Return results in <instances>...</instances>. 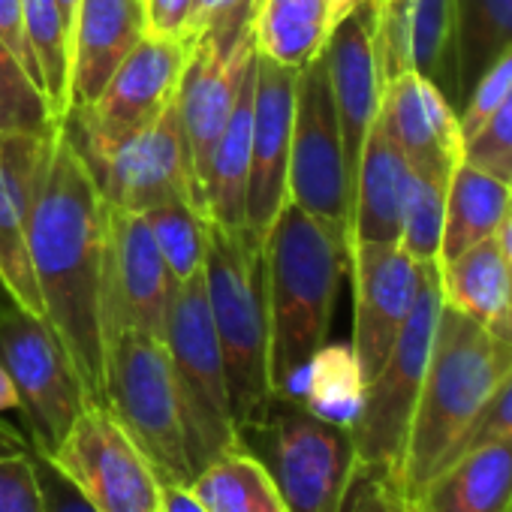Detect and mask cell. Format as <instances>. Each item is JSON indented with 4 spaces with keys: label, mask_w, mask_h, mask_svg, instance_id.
Returning a JSON list of instances; mask_svg holds the SVG:
<instances>
[{
    "label": "cell",
    "mask_w": 512,
    "mask_h": 512,
    "mask_svg": "<svg viewBox=\"0 0 512 512\" xmlns=\"http://www.w3.org/2000/svg\"><path fill=\"white\" fill-rule=\"evenodd\" d=\"M106 226L109 202L67 127L58 124L28 196L25 232L46 323L64 344L91 404H103L106 377L100 323Z\"/></svg>",
    "instance_id": "1"
},
{
    "label": "cell",
    "mask_w": 512,
    "mask_h": 512,
    "mask_svg": "<svg viewBox=\"0 0 512 512\" xmlns=\"http://www.w3.org/2000/svg\"><path fill=\"white\" fill-rule=\"evenodd\" d=\"M269 305V377L275 398H299L311 356L329 341L350 241L287 202L263 241Z\"/></svg>",
    "instance_id": "2"
},
{
    "label": "cell",
    "mask_w": 512,
    "mask_h": 512,
    "mask_svg": "<svg viewBox=\"0 0 512 512\" xmlns=\"http://www.w3.org/2000/svg\"><path fill=\"white\" fill-rule=\"evenodd\" d=\"M509 371V341L446 305L440 308L431 359L395 473L398 488L413 503L425 485L467 449L476 419Z\"/></svg>",
    "instance_id": "3"
},
{
    "label": "cell",
    "mask_w": 512,
    "mask_h": 512,
    "mask_svg": "<svg viewBox=\"0 0 512 512\" xmlns=\"http://www.w3.org/2000/svg\"><path fill=\"white\" fill-rule=\"evenodd\" d=\"M202 275L211 323L223 353L229 404L241 437L269 413L275 401L269 377V305L263 241L247 226L226 229L211 223Z\"/></svg>",
    "instance_id": "4"
},
{
    "label": "cell",
    "mask_w": 512,
    "mask_h": 512,
    "mask_svg": "<svg viewBox=\"0 0 512 512\" xmlns=\"http://www.w3.org/2000/svg\"><path fill=\"white\" fill-rule=\"evenodd\" d=\"M241 446L266 464L287 512H344L359 473L350 428L314 416L299 398H275Z\"/></svg>",
    "instance_id": "5"
},
{
    "label": "cell",
    "mask_w": 512,
    "mask_h": 512,
    "mask_svg": "<svg viewBox=\"0 0 512 512\" xmlns=\"http://www.w3.org/2000/svg\"><path fill=\"white\" fill-rule=\"evenodd\" d=\"M163 344L169 350L184 416L187 455L196 476V470H202L208 461L241 446L202 272L172 287Z\"/></svg>",
    "instance_id": "6"
},
{
    "label": "cell",
    "mask_w": 512,
    "mask_h": 512,
    "mask_svg": "<svg viewBox=\"0 0 512 512\" xmlns=\"http://www.w3.org/2000/svg\"><path fill=\"white\" fill-rule=\"evenodd\" d=\"M103 404L145 452L163 485H190L193 467L169 350L160 338L121 332L106 344Z\"/></svg>",
    "instance_id": "7"
},
{
    "label": "cell",
    "mask_w": 512,
    "mask_h": 512,
    "mask_svg": "<svg viewBox=\"0 0 512 512\" xmlns=\"http://www.w3.org/2000/svg\"><path fill=\"white\" fill-rule=\"evenodd\" d=\"M440 308L443 299L437 266H428L398 341L392 344L377 374L365 383L362 410L350 428L359 470L389 473L395 479L431 359Z\"/></svg>",
    "instance_id": "8"
},
{
    "label": "cell",
    "mask_w": 512,
    "mask_h": 512,
    "mask_svg": "<svg viewBox=\"0 0 512 512\" xmlns=\"http://www.w3.org/2000/svg\"><path fill=\"white\" fill-rule=\"evenodd\" d=\"M0 365L16 386L31 449L49 458L91 404L64 344L43 317L10 305L0 314Z\"/></svg>",
    "instance_id": "9"
},
{
    "label": "cell",
    "mask_w": 512,
    "mask_h": 512,
    "mask_svg": "<svg viewBox=\"0 0 512 512\" xmlns=\"http://www.w3.org/2000/svg\"><path fill=\"white\" fill-rule=\"evenodd\" d=\"M193 49V40L145 34L112 73L100 97L67 115L64 127L88 166L100 163L130 133L148 127L175 100Z\"/></svg>",
    "instance_id": "10"
},
{
    "label": "cell",
    "mask_w": 512,
    "mask_h": 512,
    "mask_svg": "<svg viewBox=\"0 0 512 512\" xmlns=\"http://www.w3.org/2000/svg\"><path fill=\"white\" fill-rule=\"evenodd\" d=\"M256 64V46H253V7L226 19L223 25L205 31L196 37V49L187 61V70L181 76L175 103L178 118L187 142L190 172H193V190L196 205L208 217V163L211 151L235 109V100L253 73Z\"/></svg>",
    "instance_id": "11"
},
{
    "label": "cell",
    "mask_w": 512,
    "mask_h": 512,
    "mask_svg": "<svg viewBox=\"0 0 512 512\" xmlns=\"http://www.w3.org/2000/svg\"><path fill=\"white\" fill-rule=\"evenodd\" d=\"M43 461L94 512H163V479L106 404H85L61 446Z\"/></svg>",
    "instance_id": "12"
},
{
    "label": "cell",
    "mask_w": 512,
    "mask_h": 512,
    "mask_svg": "<svg viewBox=\"0 0 512 512\" xmlns=\"http://www.w3.org/2000/svg\"><path fill=\"white\" fill-rule=\"evenodd\" d=\"M287 202L323 220L350 241V178L344 163L341 127L332 103L326 55L299 70L296 115L290 142Z\"/></svg>",
    "instance_id": "13"
},
{
    "label": "cell",
    "mask_w": 512,
    "mask_h": 512,
    "mask_svg": "<svg viewBox=\"0 0 512 512\" xmlns=\"http://www.w3.org/2000/svg\"><path fill=\"white\" fill-rule=\"evenodd\" d=\"M172 281L142 214L109 205L106 256L100 281V323L109 344L121 332L163 341Z\"/></svg>",
    "instance_id": "14"
},
{
    "label": "cell",
    "mask_w": 512,
    "mask_h": 512,
    "mask_svg": "<svg viewBox=\"0 0 512 512\" xmlns=\"http://www.w3.org/2000/svg\"><path fill=\"white\" fill-rule=\"evenodd\" d=\"M88 169L112 208L145 214L148 208L178 199L196 205L193 172L175 100L148 127L121 139L100 163Z\"/></svg>",
    "instance_id": "15"
},
{
    "label": "cell",
    "mask_w": 512,
    "mask_h": 512,
    "mask_svg": "<svg viewBox=\"0 0 512 512\" xmlns=\"http://www.w3.org/2000/svg\"><path fill=\"white\" fill-rule=\"evenodd\" d=\"M296 79H299V70L256 55L244 223L260 241H266L272 223L278 220L281 208L287 205Z\"/></svg>",
    "instance_id": "16"
},
{
    "label": "cell",
    "mask_w": 512,
    "mask_h": 512,
    "mask_svg": "<svg viewBox=\"0 0 512 512\" xmlns=\"http://www.w3.org/2000/svg\"><path fill=\"white\" fill-rule=\"evenodd\" d=\"M422 263L401 244H353L350 275H353V350L362 365L365 383L377 374L392 344L398 341L413 302L419 296Z\"/></svg>",
    "instance_id": "17"
},
{
    "label": "cell",
    "mask_w": 512,
    "mask_h": 512,
    "mask_svg": "<svg viewBox=\"0 0 512 512\" xmlns=\"http://www.w3.org/2000/svg\"><path fill=\"white\" fill-rule=\"evenodd\" d=\"M323 55H326L329 88L341 127L344 163H347L350 196H353L359 157L383 103V73H380L377 40H374V4H368V0L359 4L335 28Z\"/></svg>",
    "instance_id": "18"
},
{
    "label": "cell",
    "mask_w": 512,
    "mask_h": 512,
    "mask_svg": "<svg viewBox=\"0 0 512 512\" xmlns=\"http://www.w3.org/2000/svg\"><path fill=\"white\" fill-rule=\"evenodd\" d=\"M452 13L455 0H380L374 40L383 88L413 70L434 82L452 103Z\"/></svg>",
    "instance_id": "19"
},
{
    "label": "cell",
    "mask_w": 512,
    "mask_h": 512,
    "mask_svg": "<svg viewBox=\"0 0 512 512\" xmlns=\"http://www.w3.org/2000/svg\"><path fill=\"white\" fill-rule=\"evenodd\" d=\"M380 115L401 145L410 169L452 175V169L464 160L458 109L419 73L407 70L386 82Z\"/></svg>",
    "instance_id": "20"
},
{
    "label": "cell",
    "mask_w": 512,
    "mask_h": 512,
    "mask_svg": "<svg viewBox=\"0 0 512 512\" xmlns=\"http://www.w3.org/2000/svg\"><path fill=\"white\" fill-rule=\"evenodd\" d=\"M142 37V0H82L70 37V112L100 97Z\"/></svg>",
    "instance_id": "21"
},
{
    "label": "cell",
    "mask_w": 512,
    "mask_h": 512,
    "mask_svg": "<svg viewBox=\"0 0 512 512\" xmlns=\"http://www.w3.org/2000/svg\"><path fill=\"white\" fill-rule=\"evenodd\" d=\"M410 163L389 133L383 115H377L353 181L350 208V247L353 244H398L404 202L410 190Z\"/></svg>",
    "instance_id": "22"
},
{
    "label": "cell",
    "mask_w": 512,
    "mask_h": 512,
    "mask_svg": "<svg viewBox=\"0 0 512 512\" xmlns=\"http://www.w3.org/2000/svg\"><path fill=\"white\" fill-rule=\"evenodd\" d=\"M365 0H253L256 55L302 70Z\"/></svg>",
    "instance_id": "23"
},
{
    "label": "cell",
    "mask_w": 512,
    "mask_h": 512,
    "mask_svg": "<svg viewBox=\"0 0 512 512\" xmlns=\"http://www.w3.org/2000/svg\"><path fill=\"white\" fill-rule=\"evenodd\" d=\"M419 512H512V440H485L449 461L419 494Z\"/></svg>",
    "instance_id": "24"
},
{
    "label": "cell",
    "mask_w": 512,
    "mask_h": 512,
    "mask_svg": "<svg viewBox=\"0 0 512 512\" xmlns=\"http://www.w3.org/2000/svg\"><path fill=\"white\" fill-rule=\"evenodd\" d=\"M440 299L455 314L500 332L512 296V275L494 238H485L437 266Z\"/></svg>",
    "instance_id": "25"
},
{
    "label": "cell",
    "mask_w": 512,
    "mask_h": 512,
    "mask_svg": "<svg viewBox=\"0 0 512 512\" xmlns=\"http://www.w3.org/2000/svg\"><path fill=\"white\" fill-rule=\"evenodd\" d=\"M509 199H512L509 181L461 160L452 169V178L446 187L440 263L452 260V256L464 253L467 247H473L485 238H494Z\"/></svg>",
    "instance_id": "26"
},
{
    "label": "cell",
    "mask_w": 512,
    "mask_h": 512,
    "mask_svg": "<svg viewBox=\"0 0 512 512\" xmlns=\"http://www.w3.org/2000/svg\"><path fill=\"white\" fill-rule=\"evenodd\" d=\"M250 130H253V73L247 76L208 163V190H205L208 220L226 229L247 226L244 202H247V172H250Z\"/></svg>",
    "instance_id": "27"
},
{
    "label": "cell",
    "mask_w": 512,
    "mask_h": 512,
    "mask_svg": "<svg viewBox=\"0 0 512 512\" xmlns=\"http://www.w3.org/2000/svg\"><path fill=\"white\" fill-rule=\"evenodd\" d=\"M187 488L205 512H287L272 473L247 446L208 461Z\"/></svg>",
    "instance_id": "28"
},
{
    "label": "cell",
    "mask_w": 512,
    "mask_h": 512,
    "mask_svg": "<svg viewBox=\"0 0 512 512\" xmlns=\"http://www.w3.org/2000/svg\"><path fill=\"white\" fill-rule=\"evenodd\" d=\"M512 46V0H455L452 13V106L458 109L479 73Z\"/></svg>",
    "instance_id": "29"
},
{
    "label": "cell",
    "mask_w": 512,
    "mask_h": 512,
    "mask_svg": "<svg viewBox=\"0 0 512 512\" xmlns=\"http://www.w3.org/2000/svg\"><path fill=\"white\" fill-rule=\"evenodd\" d=\"M365 398V374L353 344H323L305 374L299 401L320 419L353 428Z\"/></svg>",
    "instance_id": "30"
},
{
    "label": "cell",
    "mask_w": 512,
    "mask_h": 512,
    "mask_svg": "<svg viewBox=\"0 0 512 512\" xmlns=\"http://www.w3.org/2000/svg\"><path fill=\"white\" fill-rule=\"evenodd\" d=\"M25 34L40 70V85L58 124L70 115V28L55 0H22Z\"/></svg>",
    "instance_id": "31"
},
{
    "label": "cell",
    "mask_w": 512,
    "mask_h": 512,
    "mask_svg": "<svg viewBox=\"0 0 512 512\" xmlns=\"http://www.w3.org/2000/svg\"><path fill=\"white\" fill-rule=\"evenodd\" d=\"M145 223L157 241V250L166 263L172 287L181 281H190L205 269V253H208V229L211 220L187 199L166 202L157 208H148Z\"/></svg>",
    "instance_id": "32"
},
{
    "label": "cell",
    "mask_w": 512,
    "mask_h": 512,
    "mask_svg": "<svg viewBox=\"0 0 512 512\" xmlns=\"http://www.w3.org/2000/svg\"><path fill=\"white\" fill-rule=\"evenodd\" d=\"M0 278H4L13 299L25 311L46 320L43 299H40L34 269H31V253H28L25 199L19 196L16 184L10 181L4 163H0Z\"/></svg>",
    "instance_id": "33"
},
{
    "label": "cell",
    "mask_w": 512,
    "mask_h": 512,
    "mask_svg": "<svg viewBox=\"0 0 512 512\" xmlns=\"http://www.w3.org/2000/svg\"><path fill=\"white\" fill-rule=\"evenodd\" d=\"M449 178L452 175L416 172V169L410 175V190H407V202H404V220H401L398 244L422 266L440 263Z\"/></svg>",
    "instance_id": "34"
},
{
    "label": "cell",
    "mask_w": 512,
    "mask_h": 512,
    "mask_svg": "<svg viewBox=\"0 0 512 512\" xmlns=\"http://www.w3.org/2000/svg\"><path fill=\"white\" fill-rule=\"evenodd\" d=\"M58 127L46 94L0 40V133L46 136Z\"/></svg>",
    "instance_id": "35"
},
{
    "label": "cell",
    "mask_w": 512,
    "mask_h": 512,
    "mask_svg": "<svg viewBox=\"0 0 512 512\" xmlns=\"http://www.w3.org/2000/svg\"><path fill=\"white\" fill-rule=\"evenodd\" d=\"M0 512H49L40 461L31 446L0 449Z\"/></svg>",
    "instance_id": "36"
},
{
    "label": "cell",
    "mask_w": 512,
    "mask_h": 512,
    "mask_svg": "<svg viewBox=\"0 0 512 512\" xmlns=\"http://www.w3.org/2000/svg\"><path fill=\"white\" fill-rule=\"evenodd\" d=\"M509 91H512V46L506 52H500L479 73V79L467 91L464 103L458 106V124H461L464 142L482 130V124L497 112V106L509 97Z\"/></svg>",
    "instance_id": "37"
},
{
    "label": "cell",
    "mask_w": 512,
    "mask_h": 512,
    "mask_svg": "<svg viewBox=\"0 0 512 512\" xmlns=\"http://www.w3.org/2000/svg\"><path fill=\"white\" fill-rule=\"evenodd\" d=\"M464 160L509 181L512 175V91L476 136L464 142Z\"/></svg>",
    "instance_id": "38"
},
{
    "label": "cell",
    "mask_w": 512,
    "mask_h": 512,
    "mask_svg": "<svg viewBox=\"0 0 512 512\" xmlns=\"http://www.w3.org/2000/svg\"><path fill=\"white\" fill-rule=\"evenodd\" d=\"M344 512H419V506L398 488L389 473L359 470L347 494Z\"/></svg>",
    "instance_id": "39"
},
{
    "label": "cell",
    "mask_w": 512,
    "mask_h": 512,
    "mask_svg": "<svg viewBox=\"0 0 512 512\" xmlns=\"http://www.w3.org/2000/svg\"><path fill=\"white\" fill-rule=\"evenodd\" d=\"M485 440H512V371L500 380V386L488 398L482 416L473 425L467 449Z\"/></svg>",
    "instance_id": "40"
},
{
    "label": "cell",
    "mask_w": 512,
    "mask_h": 512,
    "mask_svg": "<svg viewBox=\"0 0 512 512\" xmlns=\"http://www.w3.org/2000/svg\"><path fill=\"white\" fill-rule=\"evenodd\" d=\"M142 10H145V34L163 40H187L193 0H142Z\"/></svg>",
    "instance_id": "41"
},
{
    "label": "cell",
    "mask_w": 512,
    "mask_h": 512,
    "mask_svg": "<svg viewBox=\"0 0 512 512\" xmlns=\"http://www.w3.org/2000/svg\"><path fill=\"white\" fill-rule=\"evenodd\" d=\"M0 40L7 43V49L16 55V61L25 67V73L40 85V70L25 34V19H22V0H0ZM43 91V85H40Z\"/></svg>",
    "instance_id": "42"
},
{
    "label": "cell",
    "mask_w": 512,
    "mask_h": 512,
    "mask_svg": "<svg viewBox=\"0 0 512 512\" xmlns=\"http://www.w3.org/2000/svg\"><path fill=\"white\" fill-rule=\"evenodd\" d=\"M37 455V452H34ZM37 461H40V473H43V485H46V497H49V512H94L85 500H82V494L52 467V464H46L40 455H37Z\"/></svg>",
    "instance_id": "43"
},
{
    "label": "cell",
    "mask_w": 512,
    "mask_h": 512,
    "mask_svg": "<svg viewBox=\"0 0 512 512\" xmlns=\"http://www.w3.org/2000/svg\"><path fill=\"white\" fill-rule=\"evenodd\" d=\"M163 512H205V506L190 494L187 485H166V491H163Z\"/></svg>",
    "instance_id": "44"
},
{
    "label": "cell",
    "mask_w": 512,
    "mask_h": 512,
    "mask_svg": "<svg viewBox=\"0 0 512 512\" xmlns=\"http://www.w3.org/2000/svg\"><path fill=\"white\" fill-rule=\"evenodd\" d=\"M494 241H497V247H500V253H503V260H506V266H509V275H512V199H509V205H506V211H503V220H500V226H497V232H494Z\"/></svg>",
    "instance_id": "45"
},
{
    "label": "cell",
    "mask_w": 512,
    "mask_h": 512,
    "mask_svg": "<svg viewBox=\"0 0 512 512\" xmlns=\"http://www.w3.org/2000/svg\"><path fill=\"white\" fill-rule=\"evenodd\" d=\"M7 410H19V395H16V386L7 374V368L0 365V413Z\"/></svg>",
    "instance_id": "46"
},
{
    "label": "cell",
    "mask_w": 512,
    "mask_h": 512,
    "mask_svg": "<svg viewBox=\"0 0 512 512\" xmlns=\"http://www.w3.org/2000/svg\"><path fill=\"white\" fill-rule=\"evenodd\" d=\"M55 4H58L64 22H67V28H70V37H73V25H76V13H79V4H82V0H55Z\"/></svg>",
    "instance_id": "47"
},
{
    "label": "cell",
    "mask_w": 512,
    "mask_h": 512,
    "mask_svg": "<svg viewBox=\"0 0 512 512\" xmlns=\"http://www.w3.org/2000/svg\"><path fill=\"white\" fill-rule=\"evenodd\" d=\"M503 341H509L512 344V296H509V308H506V317H503V323H500V332H497Z\"/></svg>",
    "instance_id": "48"
},
{
    "label": "cell",
    "mask_w": 512,
    "mask_h": 512,
    "mask_svg": "<svg viewBox=\"0 0 512 512\" xmlns=\"http://www.w3.org/2000/svg\"><path fill=\"white\" fill-rule=\"evenodd\" d=\"M10 305H19V302L13 299V293H10V287L4 284V278H0V314H4Z\"/></svg>",
    "instance_id": "49"
},
{
    "label": "cell",
    "mask_w": 512,
    "mask_h": 512,
    "mask_svg": "<svg viewBox=\"0 0 512 512\" xmlns=\"http://www.w3.org/2000/svg\"><path fill=\"white\" fill-rule=\"evenodd\" d=\"M368 4H380V0H368Z\"/></svg>",
    "instance_id": "50"
},
{
    "label": "cell",
    "mask_w": 512,
    "mask_h": 512,
    "mask_svg": "<svg viewBox=\"0 0 512 512\" xmlns=\"http://www.w3.org/2000/svg\"><path fill=\"white\" fill-rule=\"evenodd\" d=\"M509 190H512V175H509Z\"/></svg>",
    "instance_id": "51"
}]
</instances>
